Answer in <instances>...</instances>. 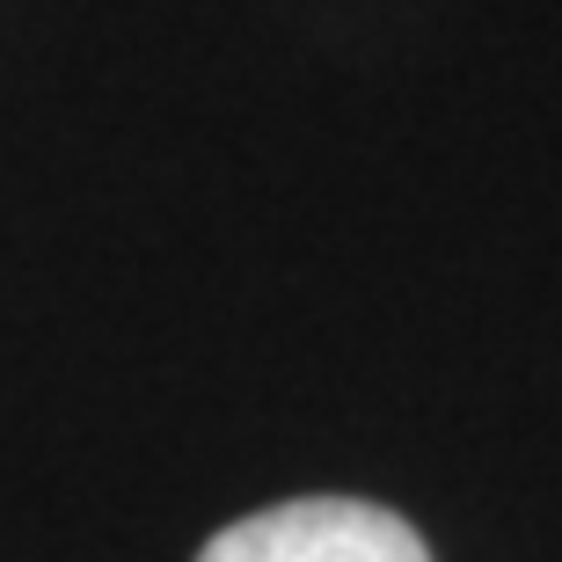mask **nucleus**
I'll return each instance as SVG.
<instances>
[{
  "label": "nucleus",
  "mask_w": 562,
  "mask_h": 562,
  "mask_svg": "<svg viewBox=\"0 0 562 562\" xmlns=\"http://www.w3.org/2000/svg\"><path fill=\"white\" fill-rule=\"evenodd\" d=\"M198 562H431L417 526L366 497H292L212 533Z\"/></svg>",
  "instance_id": "nucleus-1"
}]
</instances>
